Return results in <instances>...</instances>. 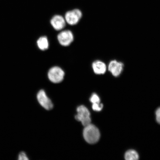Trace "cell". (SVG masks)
<instances>
[{"mask_svg": "<svg viewBox=\"0 0 160 160\" xmlns=\"http://www.w3.org/2000/svg\"><path fill=\"white\" fill-rule=\"evenodd\" d=\"M85 127L83 135L85 141L90 144L97 142L100 138V133L98 129L91 123Z\"/></svg>", "mask_w": 160, "mask_h": 160, "instance_id": "obj_1", "label": "cell"}, {"mask_svg": "<svg viewBox=\"0 0 160 160\" xmlns=\"http://www.w3.org/2000/svg\"><path fill=\"white\" fill-rule=\"evenodd\" d=\"M77 114L75 116L77 121L81 122L86 127L91 123V119L90 112L84 106H79L77 109Z\"/></svg>", "mask_w": 160, "mask_h": 160, "instance_id": "obj_2", "label": "cell"}, {"mask_svg": "<svg viewBox=\"0 0 160 160\" xmlns=\"http://www.w3.org/2000/svg\"><path fill=\"white\" fill-rule=\"evenodd\" d=\"M64 75V72L58 67L51 68L48 72V77L50 81L54 83L61 82L63 81Z\"/></svg>", "mask_w": 160, "mask_h": 160, "instance_id": "obj_3", "label": "cell"}, {"mask_svg": "<svg viewBox=\"0 0 160 160\" xmlns=\"http://www.w3.org/2000/svg\"><path fill=\"white\" fill-rule=\"evenodd\" d=\"M82 13L81 10L76 9L68 11L65 13V20L69 24L71 25L77 24L81 19Z\"/></svg>", "mask_w": 160, "mask_h": 160, "instance_id": "obj_4", "label": "cell"}, {"mask_svg": "<svg viewBox=\"0 0 160 160\" xmlns=\"http://www.w3.org/2000/svg\"><path fill=\"white\" fill-rule=\"evenodd\" d=\"M73 39V33L69 30L62 31L58 35V39L60 44L64 47H67L71 44Z\"/></svg>", "mask_w": 160, "mask_h": 160, "instance_id": "obj_5", "label": "cell"}, {"mask_svg": "<svg viewBox=\"0 0 160 160\" xmlns=\"http://www.w3.org/2000/svg\"><path fill=\"white\" fill-rule=\"evenodd\" d=\"M37 99L40 104L46 109L49 110L52 109L53 103L43 90H41L38 93Z\"/></svg>", "mask_w": 160, "mask_h": 160, "instance_id": "obj_6", "label": "cell"}, {"mask_svg": "<svg viewBox=\"0 0 160 160\" xmlns=\"http://www.w3.org/2000/svg\"><path fill=\"white\" fill-rule=\"evenodd\" d=\"M123 67L122 63L114 60L110 62L108 69L112 75L115 77H117L121 73Z\"/></svg>", "mask_w": 160, "mask_h": 160, "instance_id": "obj_7", "label": "cell"}, {"mask_svg": "<svg viewBox=\"0 0 160 160\" xmlns=\"http://www.w3.org/2000/svg\"><path fill=\"white\" fill-rule=\"evenodd\" d=\"M51 23L54 29L57 31L63 29L66 25L65 19L60 15L53 16L51 20Z\"/></svg>", "mask_w": 160, "mask_h": 160, "instance_id": "obj_8", "label": "cell"}, {"mask_svg": "<svg viewBox=\"0 0 160 160\" xmlns=\"http://www.w3.org/2000/svg\"><path fill=\"white\" fill-rule=\"evenodd\" d=\"M93 71L96 74H103L107 71V67L103 62L100 61L94 62L92 65Z\"/></svg>", "mask_w": 160, "mask_h": 160, "instance_id": "obj_9", "label": "cell"}, {"mask_svg": "<svg viewBox=\"0 0 160 160\" xmlns=\"http://www.w3.org/2000/svg\"><path fill=\"white\" fill-rule=\"evenodd\" d=\"M37 45L39 48L42 51H45L49 48V42L47 38L43 36L39 38L37 41Z\"/></svg>", "mask_w": 160, "mask_h": 160, "instance_id": "obj_10", "label": "cell"}, {"mask_svg": "<svg viewBox=\"0 0 160 160\" xmlns=\"http://www.w3.org/2000/svg\"><path fill=\"white\" fill-rule=\"evenodd\" d=\"M125 159L127 160H137L139 158L138 154L133 150H130L125 153Z\"/></svg>", "mask_w": 160, "mask_h": 160, "instance_id": "obj_11", "label": "cell"}, {"mask_svg": "<svg viewBox=\"0 0 160 160\" xmlns=\"http://www.w3.org/2000/svg\"><path fill=\"white\" fill-rule=\"evenodd\" d=\"M90 101L92 103H100V99L99 96L96 93H93L90 98Z\"/></svg>", "mask_w": 160, "mask_h": 160, "instance_id": "obj_12", "label": "cell"}, {"mask_svg": "<svg viewBox=\"0 0 160 160\" xmlns=\"http://www.w3.org/2000/svg\"><path fill=\"white\" fill-rule=\"evenodd\" d=\"M103 108L102 104L99 103H93L92 109L95 111H101Z\"/></svg>", "mask_w": 160, "mask_h": 160, "instance_id": "obj_13", "label": "cell"}, {"mask_svg": "<svg viewBox=\"0 0 160 160\" xmlns=\"http://www.w3.org/2000/svg\"><path fill=\"white\" fill-rule=\"evenodd\" d=\"M18 160H29L26 154L23 152H21L18 155Z\"/></svg>", "mask_w": 160, "mask_h": 160, "instance_id": "obj_14", "label": "cell"}, {"mask_svg": "<svg viewBox=\"0 0 160 160\" xmlns=\"http://www.w3.org/2000/svg\"><path fill=\"white\" fill-rule=\"evenodd\" d=\"M156 120L157 122L160 124V107L156 111Z\"/></svg>", "mask_w": 160, "mask_h": 160, "instance_id": "obj_15", "label": "cell"}]
</instances>
